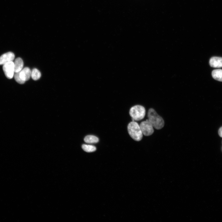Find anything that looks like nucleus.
I'll list each match as a JSON object with an SVG mask.
<instances>
[{
	"label": "nucleus",
	"mask_w": 222,
	"mask_h": 222,
	"mask_svg": "<svg viewBox=\"0 0 222 222\" xmlns=\"http://www.w3.org/2000/svg\"><path fill=\"white\" fill-rule=\"evenodd\" d=\"M128 132L130 136L136 141H141L143 137V133L140 125L136 122H130L127 127Z\"/></svg>",
	"instance_id": "obj_2"
},
{
	"label": "nucleus",
	"mask_w": 222,
	"mask_h": 222,
	"mask_svg": "<svg viewBox=\"0 0 222 222\" xmlns=\"http://www.w3.org/2000/svg\"><path fill=\"white\" fill-rule=\"evenodd\" d=\"M218 134L222 138V127L219 129L218 131Z\"/></svg>",
	"instance_id": "obj_14"
},
{
	"label": "nucleus",
	"mask_w": 222,
	"mask_h": 222,
	"mask_svg": "<svg viewBox=\"0 0 222 222\" xmlns=\"http://www.w3.org/2000/svg\"><path fill=\"white\" fill-rule=\"evenodd\" d=\"M41 76V74L40 71L36 69H34L31 71V76L34 80H37L39 79Z\"/></svg>",
	"instance_id": "obj_13"
},
{
	"label": "nucleus",
	"mask_w": 222,
	"mask_h": 222,
	"mask_svg": "<svg viewBox=\"0 0 222 222\" xmlns=\"http://www.w3.org/2000/svg\"><path fill=\"white\" fill-rule=\"evenodd\" d=\"M213 77L215 79L222 81V70L217 69L213 70L212 73Z\"/></svg>",
	"instance_id": "obj_11"
},
{
	"label": "nucleus",
	"mask_w": 222,
	"mask_h": 222,
	"mask_svg": "<svg viewBox=\"0 0 222 222\" xmlns=\"http://www.w3.org/2000/svg\"><path fill=\"white\" fill-rule=\"evenodd\" d=\"M140 126L143 134L145 136H150L154 132L153 127L148 120L142 122Z\"/></svg>",
	"instance_id": "obj_4"
},
{
	"label": "nucleus",
	"mask_w": 222,
	"mask_h": 222,
	"mask_svg": "<svg viewBox=\"0 0 222 222\" xmlns=\"http://www.w3.org/2000/svg\"><path fill=\"white\" fill-rule=\"evenodd\" d=\"M148 115V120L156 129L160 130L163 127L164 122L163 118L158 114L154 109H150Z\"/></svg>",
	"instance_id": "obj_1"
},
{
	"label": "nucleus",
	"mask_w": 222,
	"mask_h": 222,
	"mask_svg": "<svg viewBox=\"0 0 222 222\" xmlns=\"http://www.w3.org/2000/svg\"><path fill=\"white\" fill-rule=\"evenodd\" d=\"M3 70L7 78L12 79L14 75V63L13 61L9 62L3 65Z\"/></svg>",
	"instance_id": "obj_5"
},
{
	"label": "nucleus",
	"mask_w": 222,
	"mask_h": 222,
	"mask_svg": "<svg viewBox=\"0 0 222 222\" xmlns=\"http://www.w3.org/2000/svg\"><path fill=\"white\" fill-rule=\"evenodd\" d=\"M129 114L133 121H140L143 120L145 117L146 110L143 106L139 105H136L131 108L130 110Z\"/></svg>",
	"instance_id": "obj_3"
},
{
	"label": "nucleus",
	"mask_w": 222,
	"mask_h": 222,
	"mask_svg": "<svg viewBox=\"0 0 222 222\" xmlns=\"http://www.w3.org/2000/svg\"><path fill=\"white\" fill-rule=\"evenodd\" d=\"M82 149L87 152H92L96 151V147L93 145H82Z\"/></svg>",
	"instance_id": "obj_12"
},
{
	"label": "nucleus",
	"mask_w": 222,
	"mask_h": 222,
	"mask_svg": "<svg viewBox=\"0 0 222 222\" xmlns=\"http://www.w3.org/2000/svg\"><path fill=\"white\" fill-rule=\"evenodd\" d=\"M99 139L96 136L93 135H88L86 136L84 139V141L88 144H95L99 142Z\"/></svg>",
	"instance_id": "obj_10"
},
{
	"label": "nucleus",
	"mask_w": 222,
	"mask_h": 222,
	"mask_svg": "<svg viewBox=\"0 0 222 222\" xmlns=\"http://www.w3.org/2000/svg\"><path fill=\"white\" fill-rule=\"evenodd\" d=\"M15 57L14 54L12 52L3 54L0 57V65H3L9 62L13 61Z\"/></svg>",
	"instance_id": "obj_6"
},
{
	"label": "nucleus",
	"mask_w": 222,
	"mask_h": 222,
	"mask_svg": "<svg viewBox=\"0 0 222 222\" xmlns=\"http://www.w3.org/2000/svg\"><path fill=\"white\" fill-rule=\"evenodd\" d=\"M209 64L211 67L215 68L222 67V58L214 57L211 58Z\"/></svg>",
	"instance_id": "obj_8"
},
{
	"label": "nucleus",
	"mask_w": 222,
	"mask_h": 222,
	"mask_svg": "<svg viewBox=\"0 0 222 222\" xmlns=\"http://www.w3.org/2000/svg\"><path fill=\"white\" fill-rule=\"evenodd\" d=\"M14 63L15 73L21 71L23 66V63L22 59L20 58H18L15 60Z\"/></svg>",
	"instance_id": "obj_9"
},
{
	"label": "nucleus",
	"mask_w": 222,
	"mask_h": 222,
	"mask_svg": "<svg viewBox=\"0 0 222 222\" xmlns=\"http://www.w3.org/2000/svg\"><path fill=\"white\" fill-rule=\"evenodd\" d=\"M18 73L20 78L24 82L30 79L31 75V71L28 67H25Z\"/></svg>",
	"instance_id": "obj_7"
}]
</instances>
